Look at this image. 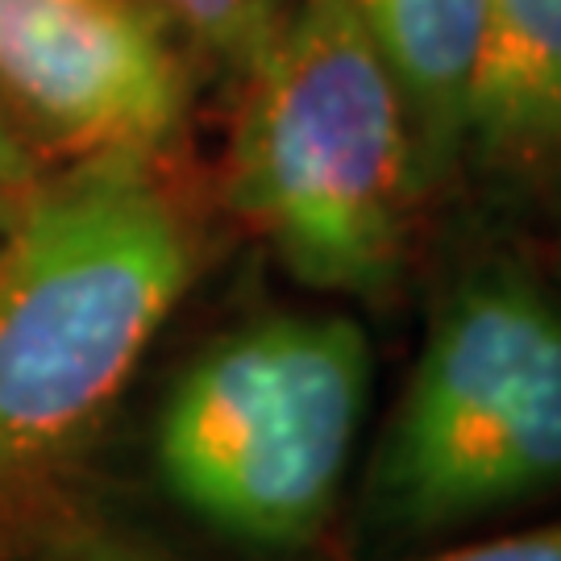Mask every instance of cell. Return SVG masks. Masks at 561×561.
<instances>
[{
    "label": "cell",
    "instance_id": "obj_1",
    "mask_svg": "<svg viewBox=\"0 0 561 561\" xmlns=\"http://www.w3.org/2000/svg\"><path fill=\"white\" fill-rule=\"evenodd\" d=\"M196 275L201 233L154 159H76L0 217V541L62 507Z\"/></svg>",
    "mask_w": 561,
    "mask_h": 561
},
{
    "label": "cell",
    "instance_id": "obj_2",
    "mask_svg": "<svg viewBox=\"0 0 561 561\" xmlns=\"http://www.w3.org/2000/svg\"><path fill=\"white\" fill-rule=\"evenodd\" d=\"M561 507V275L516 238L466 245L428 300L358 486L366 561Z\"/></svg>",
    "mask_w": 561,
    "mask_h": 561
},
{
    "label": "cell",
    "instance_id": "obj_3",
    "mask_svg": "<svg viewBox=\"0 0 561 561\" xmlns=\"http://www.w3.org/2000/svg\"><path fill=\"white\" fill-rule=\"evenodd\" d=\"M225 201L308 291L400 283L428 196L400 83L345 0H296L241 76Z\"/></svg>",
    "mask_w": 561,
    "mask_h": 561
},
{
    "label": "cell",
    "instance_id": "obj_4",
    "mask_svg": "<svg viewBox=\"0 0 561 561\" xmlns=\"http://www.w3.org/2000/svg\"><path fill=\"white\" fill-rule=\"evenodd\" d=\"M375 350L337 308H275L204 345L162 396L154 474L213 537L291 558L329 537L370 416Z\"/></svg>",
    "mask_w": 561,
    "mask_h": 561
},
{
    "label": "cell",
    "instance_id": "obj_5",
    "mask_svg": "<svg viewBox=\"0 0 561 561\" xmlns=\"http://www.w3.org/2000/svg\"><path fill=\"white\" fill-rule=\"evenodd\" d=\"M0 96L76 159H159L183 134L192 76L138 0H0Z\"/></svg>",
    "mask_w": 561,
    "mask_h": 561
},
{
    "label": "cell",
    "instance_id": "obj_6",
    "mask_svg": "<svg viewBox=\"0 0 561 561\" xmlns=\"http://www.w3.org/2000/svg\"><path fill=\"white\" fill-rule=\"evenodd\" d=\"M458 180L500 225H561V0H486Z\"/></svg>",
    "mask_w": 561,
    "mask_h": 561
},
{
    "label": "cell",
    "instance_id": "obj_7",
    "mask_svg": "<svg viewBox=\"0 0 561 561\" xmlns=\"http://www.w3.org/2000/svg\"><path fill=\"white\" fill-rule=\"evenodd\" d=\"M403 92L424 196L458 180L486 0H345Z\"/></svg>",
    "mask_w": 561,
    "mask_h": 561
},
{
    "label": "cell",
    "instance_id": "obj_8",
    "mask_svg": "<svg viewBox=\"0 0 561 561\" xmlns=\"http://www.w3.org/2000/svg\"><path fill=\"white\" fill-rule=\"evenodd\" d=\"M175 34L213 62L245 76L275 42L291 0H138Z\"/></svg>",
    "mask_w": 561,
    "mask_h": 561
},
{
    "label": "cell",
    "instance_id": "obj_9",
    "mask_svg": "<svg viewBox=\"0 0 561 561\" xmlns=\"http://www.w3.org/2000/svg\"><path fill=\"white\" fill-rule=\"evenodd\" d=\"M9 549L18 561H167L138 537L108 528L92 516H80V512H67V507L42 516Z\"/></svg>",
    "mask_w": 561,
    "mask_h": 561
},
{
    "label": "cell",
    "instance_id": "obj_10",
    "mask_svg": "<svg viewBox=\"0 0 561 561\" xmlns=\"http://www.w3.org/2000/svg\"><path fill=\"white\" fill-rule=\"evenodd\" d=\"M382 561H561V507L533 516V520L495 528V533H482V537H466V541L416 549V553Z\"/></svg>",
    "mask_w": 561,
    "mask_h": 561
},
{
    "label": "cell",
    "instance_id": "obj_11",
    "mask_svg": "<svg viewBox=\"0 0 561 561\" xmlns=\"http://www.w3.org/2000/svg\"><path fill=\"white\" fill-rule=\"evenodd\" d=\"M38 183L34 175V162L25 154V146L18 141L13 125L4 117V104H0V217L13 208V204Z\"/></svg>",
    "mask_w": 561,
    "mask_h": 561
}]
</instances>
